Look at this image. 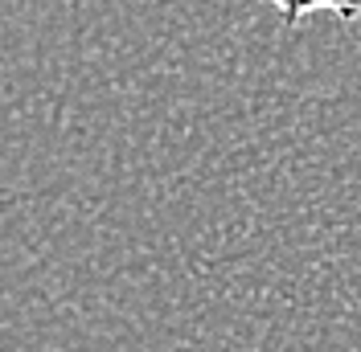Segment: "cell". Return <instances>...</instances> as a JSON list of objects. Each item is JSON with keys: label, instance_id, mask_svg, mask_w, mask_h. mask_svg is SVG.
<instances>
[{"label": "cell", "instance_id": "6da1fadb", "mask_svg": "<svg viewBox=\"0 0 361 352\" xmlns=\"http://www.w3.org/2000/svg\"><path fill=\"white\" fill-rule=\"evenodd\" d=\"M279 8V21H283V33H292L295 25L304 21L308 13H333L341 21H353L361 17V0H267Z\"/></svg>", "mask_w": 361, "mask_h": 352}]
</instances>
